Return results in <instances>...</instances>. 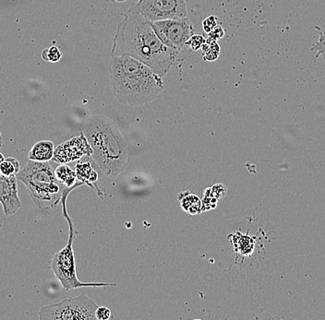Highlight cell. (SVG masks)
<instances>
[{
	"label": "cell",
	"mask_w": 325,
	"mask_h": 320,
	"mask_svg": "<svg viewBox=\"0 0 325 320\" xmlns=\"http://www.w3.org/2000/svg\"><path fill=\"white\" fill-rule=\"evenodd\" d=\"M179 53L162 43L136 3L125 12L115 34L112 56L138 59L162 78L173 67Z\"/></svg>",
	"instance_id": "cell-1"
},
{
	"label": "cell",
	"mask_w": 325,
	"mask_h": 320,
	"mask_svg": "<svg viewBox=\"0 0 325 320\" xmlns=\"http://www.w3.org/2000/svg\"><path fill=\"white\" fill-rule=\"evenodd\" d=\"M109 79L116 100L141 106L153 101L164 90L162 77L147 65L129 56H111Z\"/></svg>",
	"instance_id": "cell-2"
},
{
	"label": "cell",
	"mask_w": 325,
	"mask_h": 320,
	"mask_svg": "<svg viewBox=\"0 0 325 320\" xmlns=\"http://www.w3.org/2000/svg\"><path fill=\"white\" fill-rule=\"evenodd\" d=\"M82 132L92 148L91 158L104 176L116 178L125 171L129 160L128 145L113 120L93 115L87 119Z\"/></svg>",
	"instance_id": "cell-3"
},
{
	"label": "cell",
	"mask_w": 325,
	"mask_h": 320,
	"mask_svg": "<svg viewBox=\"0 0 325 320\" xmlns=\"http://www.w3.org/2000/svg\"><path fill=\"white\" fill-rule=\"evenodd\" d=\"M16 177L26 187L29 196L39 209L54 208L61 201L64 187L57 179L49 162L29 160Z\"/></svg>",
	"instance_id": "cell-4"
},
{
	"label": "cell",
	"mask_w": 325,
	"mask_h": 320,
	"mask_svg": "<svg viewBox=\"0 0 325 320\" xmlns=\"http://www.w3.org/2000/svg\"><path fill=\"white\" fill-rule=\"evenodd\" d=\"M73 189H75V187H64L63 195L61 197L62 214L64 218L67 220L70 228L69 239L65 247L55 254L51 262V269L54 272L56 277L59 279L60 283L67 291H70L71 289L81 288V287L115 286L117 285V283H82L77 277L76 261L74 256V251H73V242L76 236V232L74 230L72 221L67 210V197Z\"/></svg>",
	"instance_id": "cell-5"
},
{
	"label": "cell",
	"mask_w": 325,
	"mask_h": 320,
	"mask_svg": "<svg viewBox=\"0 0 325 320\" xmlns=\"http://www.w3.org/2000/svg\"><path fill=\"white\" fill-rule=\"evenodd\" d=\"M98 305L86 294L62 300L57 304L43 306L39 311L41 320H93Z\"/></svg>",
	"instance_id": "cell-6"
},
{
	"label": "cell",
	"mask_w": 325,
	"mask_h": 320,
	"mask_svg": "<svg viewBox=\"0 0 325 320\" xmlns=\"http://www.w3.org/2000/svg\"><path fill=\"white\" fill-rule=\"evenodd\" d=\"M158 37L168 47L180 51L186 42L195 34V29L188 17L151 22Z\"/></svg>",
	"instance_id": "cell-7"
},
{
	"label": "cell",
	"mask_w": 325,
	"mask_h": 320,
	"mask_svg": "<svg viewBox=\"0 0 325 320\" xmlns=\"http://www.w3.org/2000/svg\"><path fill=\"white\" fill-rule=\"evenodd\" d=\"M136 5L150 22L188 16L186 0H138Z\"/></svg>",
	"instance_id": "cell-8"
},
{
	"label": "cell",
	"mask_w": 325,
	"mask_h": 320,
	"mask_svg": "<svg viewBox=\"0 0 325 320\" xmlns=\"http://www.w3.org/2000/svg\"><path fill=\"white\" fill-rule=\"evenodd\" d=\"M92 154V148L83 132H81L80 136L71 138L55 149L52 160L59 164H67L80 160L82 156L91 158Z\"/></svg>",
	"instance_id": "cell-9"
},
{
	"label": "cell",
	"mask_w": 325,
	"mask_h": 320,
	"mask_svg": "<svg viewBox=\"0 0 325 320\" xmlns=\"http://www.w3.org/2000/svg\"><path fill=\"white\" fill-rule=\"evenodd\" d=\"M16 176L0 177V203L6 216H11L18 212L21 208Z\"/></svg>",
	"instance_id": "cell-10"
},
{
	"label": "cell",
	"mask_w": 325,
	"mask_h": 320,
	"mask_svg": "<svg viewBox=\"0 0 325 320\" xmlns=\"http://www.w3.org/2000/svg\"><path fill=\"white\" fill-rule=\"evenodd\" d=\"M54 143L50 140H42L33 145L29 152V160L49 162L54 156Z\"/></svg>",
	"instance_id": "cell-11"
},
{
	"label": "cell",
	"mask_w": 325,
	"mask_h": 320,
	"mask_svg": "<svg viewBox=\"0 0 325 320\" xmlns=\"http://www.w3.org/2000/svg\"><path fill=\"white\" fill-rule=\"evenodd\" d=\"M75 172H76L77 179L78 181L83 183V185H88L89 187L93 188L96 186V182L98 181L97 172L94 170L93 166L90 162L86 163H78L75 167Z\"/></svg>",
	"instance_id": "cell-12"
},
{
	"label": "cell",
	"mask_w": 325,
	"mask_h": 320,
	"mask_svg": "<svg viewBox=\"0 0 325 320\" xmlns=\"http://www.w3.org/2000/svg\"><path fill=\"white\" fill-rule=\"evenodd\" d=\"M55 175L57 179L64 187H75L77 188L82 186L83 183L78 181L76 172L73 171L71 167L68 166H58L55 170Z\"/></svg>",
	"instance_id": "cell-13"
},
{
	"label": "cell",
	"mask_w": 325,
	"mask_h": 320,
	"mask_svg": "<svg viewBox=\"0 0 325 320\" xmlns=\"http://www.w3.org/2000/svg\"><path fill=\"white\" fill-rule=\"evenodd\" d=\"M180 205L188 214L195 215L202 212V202L199 197L190 192L180 193L179 195Z\"/></svg>",
	"instance_id": "cell-14"
},
{
	"label": "cell",
	"mask_w": 325,
	"mask_h": 320,
	"mask_svg": "<svg viewBox=\"0 0 325 320\" xmlns=\"http://www.w3.org/2000/svg\"><path fill=\"white\" fill-rule=\"evenodd\" d=\"M202 59L205 61H213L218 59L220 46L216 41L208 38L202 46Z\"/></svg>",
	"instance_id": "cell-15"
},
{
	"label": "cell",
	"mask_w": 325,
	"mask_h": 320,
	"mask_svg": "<svg viewBox=\"0 0 325 320\" xmlns=\"http://www.w3.org/2000/svg\"><path fill=\"white\" fill-rule=\"evenodd\" d=\"M20 170V162L13 157L5 158V160L0 165V172L3 176H17Z\"/></svg>",
	"instance_id": "cell-16"
},
{
	"label": "cell",
	"mask_w": 325,
	"mask_h": 320,
	"mask_svg": "<svg viewBox=\"0 0 325 320\" xmlns=\"http://www.w3.org/2000/svg\"><path fill=\"white\" fill-rule=\"evenodd\" d=\"M42 57L46 61L56 63V62L60 61L61 57H62V54L60 52V49L58 48L57 46H51L49 48L43 50Z\"/></svg>",
	"instance_id": "cell-17"
},
{
	"label": "cell",
	"mask_w": 325,
	"mask_h": 320,
	"mask_svg": "<svg viewBox=\"0 0 325 320\" xmlns=\"http://www.w3.org/2000/svg\"><path fill=\"white\" fill-rule=\"evenodd\" d=\"M206 39L203 37L202 35L200 34H194L186 42L185 46H187L188 48L191 49L193 51H197L202 48L203 44L205 43Z\"/></svg>",
	"instance_id": "cell-18"
},
{
	"label": "cell",
	"mask_w": 325,
	"mask_h": 320,
	"mask_svg": "<svg viewBox=\"0 0 325 320\" xmlns=\"http://www.w3.org/2000/svg\"><path fill=\"white\" fill-rule=\"evenodd\" d=\"M209 191L212 197H215L217 199H220L226 195L227 189L222 184H217V185H214L213 187H210Z\"/></svg>",
	"instance_id": "cell-19"
},
{
	"label": "cell",
	"mask_w": 325,
	"mask_h": 320,
	"mask_svg": "<svg viewBox=\"0 0 325 320\" xmlns=\"http://www.w3.org/2000/svg\"><path fill=\"white\" fill-rule=\"evenodd\" d=\"M217 26V19L216 17L214 16H210L208 17L207 19H205L203 22H202V27H203V30L204 32L209 33L211 32L215 27Z\"/></svg>",
	"instance_id": "cell-20"
},
{
	"label": "cell",
	"mask_w": 325,
	"mask_h": 320,
	"mask_svg": "<svg viewBox=\"0 0 325 320\" xmlns=\"http://www.w3.org/2000/svg\"><path fill=\"white\" fill-rule=\"evenodd\" d=\"M95 316L98 320H107L111 317V311L105 306H98Z\"/></svg>",
	"instance_id": "cell-21"
},
{
	"label": "cell",
	"mask_w": 325,
	"mask_h": 320,
	"mask_svg": "<svg viewBox=\"0 0 325 320\" xmlns=\"http://www.w3.org/2000/svg\"><path fill=\"white\" fill-rule=\"evenodd\" d=\"M208 35H209V37L210 39H211V40H214V41H217V40H219V39H221V38L224 37V35H225V31H224V29H223L222 27L221 26H216L212 31H211V32H209L208 33Z\"/></svg>",
	"instance_id": "cell-22"
},
{
	"label": "cell",
	"mask_w": 325,
	"mask_h": 320,
	"mask_svg": "<svg viewBox=\"0 0 325 320\" xmlns=\"http://www.w3.org/2000/svg\"><path fill=\"white\" fill-rule=\"evenodd\" d=\"M5 160V157H4V155L2 154L1 152H0V165L3 163V161Z\"/></svg>",
	"instance_id": "cell-23"
},
{
	"label": "cell",
	"mask_w": 325,
	"mask_h": 320,
	"mask_svg": "<svg viewBox=\"0 0 325 320\" xmlns=\"http://www.w3.org/2000/svg\"><path fill=\"white\" fill-rule=\"evenodd\" d=\"M2 144H3V138H2V134L0 132V148L2 147Z\"/></svg>",
	"instance_id": "cell-24"
},
{
	"label": "cell",
	"mask_w": 325,
	"mask_h": 320,
	"mask_svg": "<svg viewBox=\"0 0 325 320\" xmlns=\"http://www.w3.org/2000/svg\"><path fill=\"white\" fill-rule=\"evenodd\" d=\"M114 1H116V2H125L127 0H114Z\"/></svg>",
	"instance_id": "cell-25"
},
{
	"label": "cell",
	"mask_w": 325,
	"mask_h": 320,
	"mask_svg": "<svg viewBox=\"0 0 325 320\" xmlns=\"http://www.w3.org/2000/svg\"><path fill=\"white\" fill-rule=\"evenodd\" d=\"M0 177H1V172H0Z\"/></svg>",
	"instance_id": "cell-26"
}]
</instances>
